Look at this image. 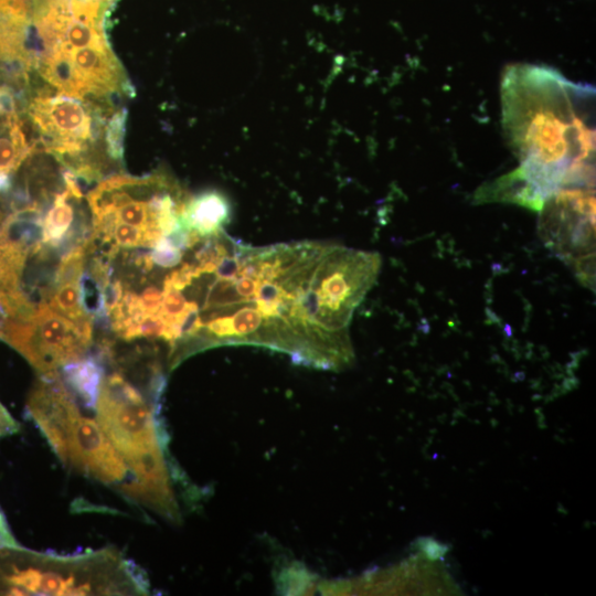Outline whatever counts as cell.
Returning <instances> with one entry per match:
<instances>
[{"instance_id":"cell-9","label":"cell","mask_w":596,"mask_h":596,"mask_svg":"<svg viewBox=\"0 0 596 596\" xmlns=\"http://www.w3.org/2000/svg\"><path fill=\"white\" fill-rule=\"evenodd\" d=\"M477 203L509 202L540 211L544 199L517 168L512 172L481 185L476 194Z\"/></svg>"},{"instance_id":"cell-15","label":"cell","mask_w":596,"mask_h":596,"mask_svg":"<svg viewBox=\"0 0 596 596\" xmlns=\"http://www.w3.org/2000/svg\"><path fill=\"white\" fill-rule=\"evenodd\" d=\"M87 240L61 256L56 270V287L64 284H78L86 266Z\"/></svg>"},{"instance_id":"cell-21","label":"cell","mask_w":596,"mask_h":596,"mask_svg":"<svg viewBox=\"0 0 596 596\" xmlns=\"http://www.w3.org/2000/svg\"><path fill=\"white\" fill-rule=\"evenodd\" d=\"M422 549L430 560L441 556L447 551V549L444 550L443 545L435 541H424Z\"/></svg>"},{"instance_id":"cell-18","label":"cell","mask_w":596,"mask_h":596,"mask_svg":"<svg viewBox=\"0 0 596 596\" xmlns=\"http://www.w3.org/2000/svg\"><path fill=\"white\" fill-rule=\"evenodd\" d=\"M138 296L145 315H157L162 302V288L149 283Z\"/></svg>"},{"instance_id":"cell-12","label":"cell","mask_w":596,"mask_h":596,"mask_svg":"<svg viewBox=\"0 0 596 596\" xmlns=\"http://www.w3.org/2000/svg\"><path fill=\"white\" fill-rule=\"evenodd\" d=\"M35 151L22 129L17 113L8 114L0 124V173L14 172Z\"/></svg>"},{"instance_id":"cell-14","label":"cell","mask_w":596,"mask_h":596,"mask_svg":"<svg viewBox=\"0 0 596 596\" xmlns=\"http://www.w3.org/2000/svg\"><path fill=\"white\" fill-rule=\"evenodd\" d=\"M47 305L74 322L91 318L82 307L78 284L57 286Z\"/></svg>"},{"instance_id":"cell-2","label":"cell","mask_w":596,"mask_h":596,"mask_svg":"<svg viewBox=\"0 0 596 596\" xmlns=\"http://www.w3.org/2000/svg\"><path fill=\"white\" fill-rule=\"evenodd\" d=\"M145 575L114 549L81 554L0 547V595H143Z\"/></svg>"},{"instance_id":"cell-1","label":"cell","mask_w":596,"mask_h":596,"mask_svg":"<svg viewBox=\"0 0 596 596\" xmlns=\"http://www.w3.org/2000/svg\"><path fill=\"white\" fill-rule=\"evenodd\" d=\"M502 125L522 175L544 199L594 188L595 88L557 71L514 64L501 84Z\"/></svg>"},{"instance_id":"cell-19","label":"cell","mask_w":596,"mask_h":596,"mask_svg":"<svg viewBox=\"0 0 596 596\" xmlns=\"http://www.w3.org/2000/svg\"><path fill=\"white\" fill-rule=\"evenodd\" d=\"M20 430V423L13 418L0 402V437L13 435Z\"/></svg>"},{"instance_id":"cell-8","label":"cell","mask_w":596,"mask_h":596,"mask_svg":"<svg viewBox=\"0 0 596 596\" xmlns=\"http://www.w3.org/2000/svg\"><path fill=\"white\" fill-rule=\"evenodd\" d=\"M230 204L223 194L205 191L189 198L182 216L189 228L209 236L223 230L230 220Z\"/></svg>"},{"instance_id":"cell-13","label":"cell","mask_w":596,"mask_h":596,"mask_svg":"<svg viewBox=\"0 0 596 596\" xmlns=\"http://www.w3.org/2000/svg\"><path fill=\"white\" fill-rule=\"evenodd\" d=\"M82 200L65 190L57 194L43 216L42 242L57 249L71 232L75 220V203Z\"/></svg>"},{"instance_id":"cell-20","label":"cell","mask_w":596,"mask_h":596,"mask_svg":"<svg viewBox=\"0 0 596 596\" xmlns=\"http://www.w3.org/2000/svg\"><path fill=\"white\" fill-rule=\"evenodd\" d=\"M21 546L14 539L7 519L0 509V547H19Z\"/></svg>"},{"instance_id":"cell-10","label":"cell","mask_w":596,"mask_h":596,"mask_svg":"<svg viewBox=\"0 0 596 596\" xmlns=\"http://www.w3.org/2000/svg\"><path fill=\"white\" fill-rule=\"evenodd\" d=\"M43 212L35 207L13 211L0 226V245L29 255L42 243Z\"/></svg>"},{"instance_id":"cell-22","label":"cell","mask_w":596,"mask_h":596,"mask_svg":"<svg viewBox=\"0 0 596 596\" xmlns=\"http://www.w3.org/2000/svg\"><path fill=\"white\" fill-rule=\"evenodd\" d=\"M7 318H8V313L6 309L3 308V306L0 304V333L6 323Z\"/></svg>"},{"instance_id":"cell-4","label":"cell","mask_w":596,"mask_h":596,"mask_svg":"<svg viewBox=\"0 0 596 596\" xmlns=\"http://www.w3.org/2000/svg\"><path fill=\"white\" fill-rule=\"evenodd\" d=\"M0 339L39 373H47L85 355L93 345L94 326L89 318L75 323L42 302L30 320L8 317Z\"/></svg>"},{"instance_id":"cell-5","label":"cell","mask_w":596,"mask_h":596,"mask_svg":"<svg viewBox=\"0 0 596 596\" xmlns=\"http://www.w3.org/2000/svg\"><path fill=\"white\" fill-rule=\"evenodd\" d=\"M539 230L549 246L572 264L586 286L594 281L595 195L594 188L562 189L545 200Z\"/></svg>"},{"instance_id":"cell-6","label":"cell","mask_w":596,"mask_h":596,"mask_svg":"<svg viewBox=\"0 0 596 596\" xmlns=\"http://www.w3.org/2000/svg\"><path fill=\"white\" fill-rule=\"evenodd\" d=\"M47 443L68 468L109 486L127 481L129 468L98 422L76 408L43 432Z\"/></svg>"},{"instance_id":"cell-17","label":"cell","mask_w":596,"mask_h":596,"mask_svg":"<svg viewBox=\"0 0 596 596\" xmlns=\"http://www.w3.org/2000/svg\"><path fill=\"white\" fill-rule=\"evenodd\" d=\"M111 241L121 248L146 247L145 231L120 221L113 228Z\"/></svg>"},{"instance_id":"cell-3","label":"cell","mask_w":596,"mask_h":596,"mask_svg":"<svg viewBox=\"0 0 596 596\" xmlns=\"http://www.w3.org/2000/svg\"><path fill=\"white\" fill-rule=\"evenodd\" d=\"M97 422L135 477L167 464L164 434L153 405L119 372L104 377L96 402Z\"/></svg>"},{"instance_id":"cell-16","label":"cell","mask_w":596,"mask_h":596,"mask_svg":"<svg viewBox=\"0 0 596 596\" xmlns=\"http://www.w3.org/2000/svg\"><path fill=\"white\" fill-rule=\"evenodd\" d=\"M127 110L118 109L105 126L104 140L108 157L116 163L123 161Z\"/></svg>"},{"instance_id":"cell-11","label":"cell","mask_w":596,"mask_h":596,"mask_svg":"<svg viewBox=\"0 0 596 596\" xmlns=\"http://www.w3.org/2000/svg\"><path fill=\"white\" fill-rule=\"evenodd\" d=\"M63 381L75 398L87 408H95L104 380L102 359L88 355L62 366Z\"/></svg>"},{"instance_id":"cell-7","label":"cell","mask_w":596,"mask_h":596,"mask_svg":"<svg viewBox=\"0 0 596 596\" xmlns=\"http://www.w3.org/2000/svg\"><path fill=\"white\" fill-rule=\"evenodd\" d=\"M32 0H0V58L30 71L28 39Z\"/></svg>"}]
</instances>
